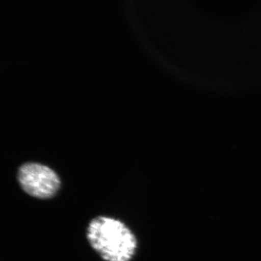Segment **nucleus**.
Masks as SVG:
<instances>
[{
    "instance_id": "1",
    "label": "nucleus",
    "mask_w": 261,
    "mask_h": 261,
    "mask_svg": "<svg viewBox=\"0 0 261 261\" xmlns=\"http://www.w3.org/2000/svg\"><path fill=\"white\" fill-rule=\"evenodd\" d=\"M87 239L105 260L129 261L137 249V240L118 220L98 216L89 223Z\"/></svg>"
},
{
    "instance_id": "2",
    "label": "nucleus",
    "mask_w": 261,
    "mask_h": 261,
    "mask_svg": "<svg viewBox=\"0 0 261 261\" xmlns=\"http://www.w3.org/2000/svg\"><path fill=\"white\" fill-rule=\"evenodd\" d=\"M18 178L24 191L37 198H50L61 186L58 175L50 168L38 163L23 165L19 168Z\"/></svg>"
}]
</instances>
